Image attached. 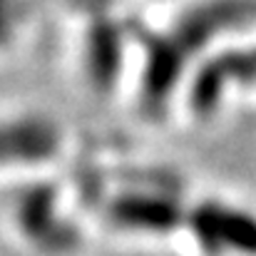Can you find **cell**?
Returning <instances> with one entry per match:
<instances>
[{"instance_id": "obj_1", "label": "cell", "mask_w": 256, "mask_h": 256, "mask_svg": "<svg viewBox=\"0 0 256 256\" xmlns=\"http://www.w3.org/2000/svg\"><path fill=\"white\" fill-rule=\"evenodd\" d=\"M12 12H15V0H0V38L8 35L12 25Z\"/></svg>"}]
</instances>
